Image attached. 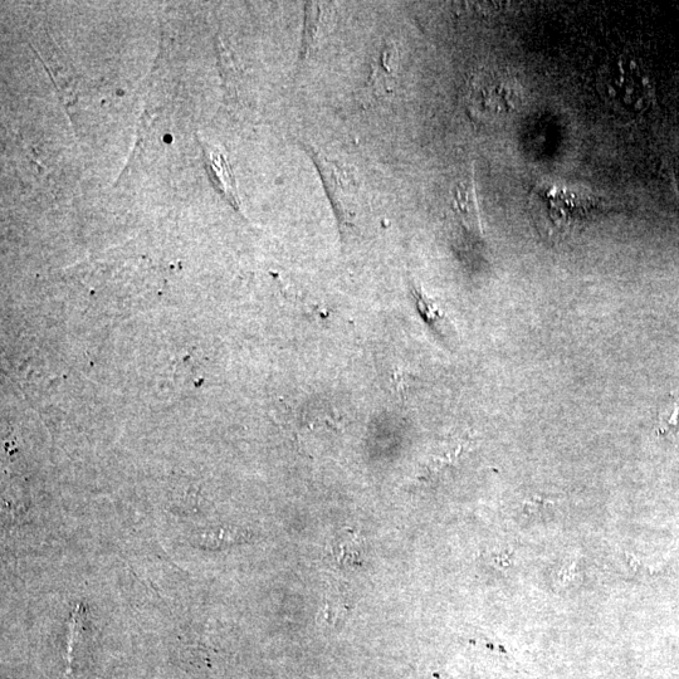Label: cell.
<instances>
[{
  "label": "cell",
  "instance_id": "obj_1",
  "mask_svg": "<svg viewBox=\"0 0 679 679\" xmlns=\"http://www.w3.org/2000/svg\"><path fill=\"white\" fill-rule=\"evenodd\" d=\"M531 197L549 231L550 237L566 239L600 214L612 213L615 205L598 195L556 184H539Z\"/></svg>",
  "mask_w": 679,
  "mask_h": 679
},
{
  "label": "cell",
  "instance_id": "obj_2",
  "mask_svg": "<svg viewBox=\"0 0 679 679\" xmlns=\"http://www.w3.org/2000/svg\"><path fill=\"white\" fill-rule=\"evenodd\" d=\"M307 153L316 165L332 208L339 218L341 229L348 227L355 216L356 198L359 194L353 175H350L349 170L344 166L327 159L325 155L309 146H307Z\"/></svg>",
  "mask_w": 679,
  "mask_h": 679
},
{
  "label": "cell",
  "instance_id": "obj_3",
  "mask_svg": "<svg viewBox=\"0 0 679 679\" xmlns=\"http://www.w3.org/2000/svg\"><path fill=\"white\" fill-rule=\"evenodd\" d=\"M331 551L337 564L344 568H353L363 560L364 542L356 532L343 530L332 541Z\"/></svg>",
  "mask_w": 679,
  "mask_h": 679
},
{
  "label": "cell",
  "instance_id": "obj_4",
  "mask_svg": "<svg viewBox=\"0 0 679 679\" xmlns=\"http://www.w3.org/2000/svg\"><path fill=\"white\" fill-rule=\"evenodd\" d=\"M349 610L348 595L339 588H330L326 591L324 605H322L320 610V623L327 625L340 624L348 617Z\"/></svg>",
  "mask_w": 679,
  "mask_h": 679
},
{
  "label": "cell",
  "instance_id": "obj_5",
  "mask_svg": "<svg viewBox=\"0 0 679 679\" xmlns=\"http://www.w3.org/2000/svg\"><path fill=\"white\" fill-rule=\"evenodd\" d=\"M413 297L415 300V305L418 307V312L422 319L427 322L429 326L432 327L434 331L439 332V334H444L448 331L449 322L447 317L444 316L443 312L439 307L434 304V302L429 299L418 287L412 285Z\"/></svg>",
  "mask_w": 679,
  "mask_h": 679
},
{
  "label": "cell",
  "instance_id": "obj_6",
  "mask_svg": "<svg viewBox=\"0 0 679 679\" xmlns=\"http://www.w3.org/2000/svg\"><path fill=\"white\" fill-rule=\"evenodd\" d=\"M321 21L320 4L307 3L305 7L304 38H302L301 60H305L314 47Z\"/></svg>",
  "mask_w": 679,
  "mask_h": 679
},
{
  "label": "cell",
  "instance_id": "obj_7",
  "mask_svg": "<svg viewBox=\"0 0 679 679\" xmlns=\"http://www.w3.org/2000/svg\"><path fill=\"white\" fill-rule=\"evenodd\" d=\"M659 432L662 434L679 432V395H676L659 414Z\"/></svg>",
  "mask_w": 679,
  "mask_h": 679
},
{
  "label": "cell",
  "instance_id": "obj_8",
  "mask_svg": "<svg viewBox=\"0 0 679 679\" xmlns=\"http://www.w3.org/2000/svg\"><path fill=\"white\" fill-rule=\"evenodd\" d=\"M576 574H578V573H576V563H575V561H573V563H571L568 566V568L561 570L560 580H559L560 584L563 585V586L570 584V581L574 580V576Z\"/></svg>",
  "mask_w": 679,
  "mask_h": 679
}]
</instances>
